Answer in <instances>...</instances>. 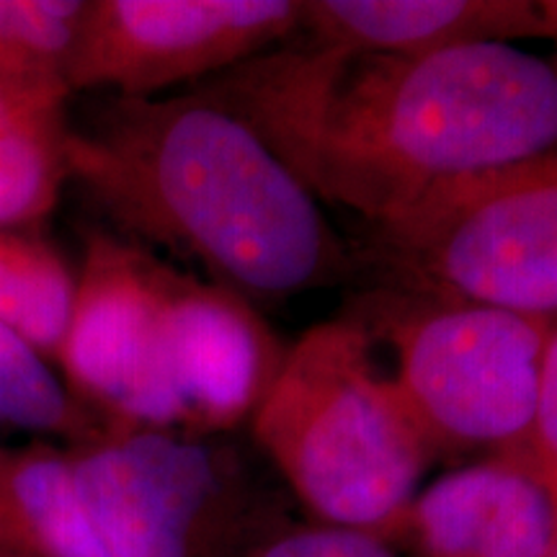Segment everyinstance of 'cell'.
Listing matches in <instances>:
<instances>
[{
    "label": "cell",
    "instance_id": "obj_16",
    "mask_svg": "<svg viewBox=\"0 0 557 557\" xmlns=\"http://www.w3.org/2000/svg\"><path fill=\"white\" fill-rule=\"evenodd\" d=\"M86 11L81 0H0V78L70 94L67 70Z\"/></svg>",
    "mask_w": 557,
    "mask_h": 557
},
{
    "label": "cell",
    "instance_id": "obj_21",
    "mask_svg": "<svg viewBox=\"0 0 557 557\" xmlns=\"http://www.w3.org/2000/svg\"><path fill=\"white\" fill-rule=\"evenodd\" d=\"M0 557H34V555H24V553H13V549H0Z\"/></svg>",
    "mask_w": 557,
    "mask_h": 557
},
{
    "label": "cell",
    "instance_id": "obj_1",
    "mask_svg": "<svg viewBox=\"0 0 557 557\" xmlns=\"http://www.w3.org/2000/svg\"><path fill=\"white\" fill-rule=\"evenodd\" d=\"M315 199L380 225L557 145V70L513 45L389 58L284 45L207 86Z\"/></svg>",
    "mask_w": 557,
    "mask_h": 557
},
{
    "label": "cell",
    "instance_id": "obj_8",
    "mask_svg": "<svg viewBox=\"0 0 557 557\" xmlns=\"http://www.w3.org/2000/svg\"><path fill=\"white\" fill-rule=\"evenodd\" d=\"M299 21L302 0H94L67 70L70 94L160 96L274 50Z\"/></svg>",
    "mask_w": 557,
    "mask_h": 557
},
{
    "label": "cell",
    "instance_id": "obj_6",
    "mask_svg": "<svg viewBox=\"0 0 557 557\" xmlns=\"http://www.w3.org/2000/svg\"><path fill=\"white\" fill-rule=\"evenodd\" d=\"M67 455L111 557H225L246 534V491L222 449L169 431H103Z\"/></svg>",
    "mask_w": 557,
    "mask_h": 557
},
{
    "label": "cell",
    "instance_id": "obj_9",
    "mask_svg": "<svg viewBox=\"0 0 557 557\" xmlns=\"http://www.w3.org/2000/svg\"><path fill=\"white\" fill-rule=\"evenodd\" d=\"M282 359L248 299L169 267L163 374L181 434H218L253 416Z\"/></svg>",
    "mask_w": 557,
    "mask_h": 557
},
{
    "label": "cell",
    "instance_id": "obj_12",
    "mask_svg": "<svg viewBox=\"0 0 557 557\" xmlns=\"http://www.w3.org/2000/svg\"><path fill=\"white\" fill-rule=\"evenodd\" d=\"M0 549L34 557H111L83 506L67 451L0 444Z\"/></svg>",
    "mask_w": 557,
    "mask_h": 557
},
{
    "label": "cell",
    "instance_id": "obj_14",
    "mask_svg": "<svg viewBox=\"0 0 557 557\" xmlns=\"http://www.w3.org/2000/svg\"><path fill=\"white\" fill-rule=\"evenodd\" d=\"M75 299V276L50 240L0 230V320L41 357L58 359Z\"/></svg>",
    "mask_w": 557,
    "mask_h": 557
},
{
    "label": "cell",
    "instance_id": "obj_15",
    "mask_svg": "<svg viewBox=\"0 0 557 557\" xmlns=\"http://www.w3.org/2000/svg\"><path fill=\"white\" fill-rule=\"evenodd\" d=\"M0 429L65 436L73 444L103 434V426L73 400L52 369L5 320H0Z\"/></svg>",
    "mask_w": 557,
    "mask_h": 557
},
{
    "label": "cell",
    "instance_id": "obj_10",
    "mask_svg": "<svg viewBox=\"0 0 557 557\" xmlns=\"http://www.w3.org/2000/svg\"><path fill=\"white\" fill-rule=\"evenodd\" d=\"M395 545L413 557H553L557 504L527 451L493 455L418 493Z\"/></svg>",
    "mask_w": 557,
    "mask_h": 557
},
{
    "label": "cell",
    "instance_id": "obj_18",
    "mask_svg": "<svg viewBox=\"0 0 557 557\" xmlns=\"http://www.w3.org/2000/svg\"><path fill=\"white\" fill-rule=\"evenodd\" d=\"M524 451L537 465L557 459V320L549 331L545 357H542L537 413H534L532 438Z\"/></svg>",
    "mask_w": 557,
    "mask_h": 557
},
{
    "label": "cell",
    "instance_id": "obj_2",
    "mask_svg": "<svg viewBox=\"0 0 557 557\" xmlns=\"http://www.w3.org/2000/svg\"><path fill=\"white\" fill-rule=\"evenodd\" d=\"M67 171L116 227L199 263L248 302H278L351 269L318 199L205 88L109 96L70 122Z\"/></svg>",
    "mask_w": 557,
    "mask_h": 557
},
{
    "label": "cell",
    "instance_id": "obj_4",
    "mask_svg": "<svg viewBox=\"0 0 557 557\" xmlns=\"http://www.w3.org/2000/svg\"><path fill=\"white\" fill-rule=\"evenodd\" d=\"M387 292L557 318V145L369 225Z\"/></svg>",
    "mask_w": 557,
    "mask_h": 557
},
{
    "label": "cell",
    "instance_id": "obj_13",
    "mask_svg": "<svg viewBox=\"0 0 557 557\" xmlns=\"http://www.w3.org/2000/svg\"><path fill=\"white\" fill-rule=\"evenodd\" d=\"M67 90L0 78V230L37 225L67 171Z\"/></svg>",
    "mask_w": 557,
    "mask_h": 557
},
{
    "label": "cell",
    "instance_id": "obj_7",
    "mask_svg": "<svg viewBox=\"0 0 557 557\" xmlns=\"http://www.w3.org/2000/svg\"><path fill=\"white\" fill-rule=\"evenodd\" d=\"M165 276L143 248L90 235L58 361L103 431H178L163 374Z\"/></svg>",
    "mask_w": 557,
    "mask_h": 557
},
{
    "label": "cell",
    "instance_id": "obj_19",
    "mask_svg": "<svg viewBox=\"0 0 557 557\" xmlns=\"http://www.w3.org/2000/svg\"><path fill=\"white\" fill-rule=\"evenodd\" d=\"M540 13H542V29H545V37L555 45V60L549 62H553V67L557 70V0H542Z\"/></svg>",
    "mask_w": 557,
    "mask_h": 557
},
{
    "label": "cell",
    "instance_id": "obj_17",
    "mask_svg": "<svg viewBox=\"0 0 557 557\" xmlns=\"http://www.w3.org/2000/svg\"><path fill=\"white\" fill-rule=\"evenodd\" d=\"M248 557H398L389 542L341 527H305L274 532Z\"/></svg>",
    "mask_w": 557,
    "mask_h": 557
},
{
    "label": "cell",
    "instance_id": "obj_5",
    "mask_svg": "<svg viewBox=\"0 0 557 557\" xmlns=\"http://www.w3.org/2000/svg\"><path fill=\"white\" fill-rule=\"evenodd\" d=\"M357 318L393 346L389 377L436 457L529 447L542 357L557 318L387 289L374 292Z\"/></svg>",
    "mask_w": 557,
    "mask_h": 557
},
{
    "label": "cell",
    "instance_id": "obj_3",
    "mask_svg": "<svg viewBox=\"0 0 557 557\" xmlns=\"http://www.w3.org/2000/svg\"><path fill=\"white\" fill-rule=\"evenodd\" d=\"M250 418L256 442L323 524L395 545L436 455L357 315L305 331Z\"/></svg>",
    "mask_w": 557,
    "mask_h": 557
},
{
    "label": "cell",
    "instance_id": "obj_20",
    "mask_svg": "<svg viewBox=\"0 0 557 557\" xmlns=\"http://www.w3.org/2000/svg\"><path fill=\"white\" fill-rule=\"evenodd\" d=\"M529 459H532V457H529ZM532 465H534V468H537L542 480H545V483H547L549 493H553V498H555V504H557V459H553V462H545V465H537V462H532Z\"/></svg>",
    "mask_w": 557,
    "mask_h": 557
},
{
    "label": "cell",
    "instance_id": "obj_11",
    "mask_svg": "<svg viewBox=\"0 0 557 557\" xmlns=\"http://www.w3.org/2000/svg\"><path fill=\"white\" fill-rule=\"evenodd\" d=\"M305 41L331 50L429 58L472 45L545 37L532 0H302Z\"/></svg>",
    "mask_w": 557,
    "mask_h": 557
},
{
    "label": "cell",
    "instance_id": "obj_22",
    "mask_svg": "<svg viewBox=\"0 0 557 557\" xmlns=\"http://www.w3.org/2000/svg\"><path fill=\"white\" fill-rule=\"evenodd\" d=\"M553 557H557V549H555V555H553Z\"/></svg>",
    "mask_w": 557,
    "mask_h": 557
}]
</instances>
